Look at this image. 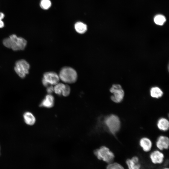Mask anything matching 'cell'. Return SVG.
<instances>
[{
  "label": "cell",
  "instance_id": "obj_11",
  "mask_svg": "<svg viewBox=\"0 0 169 169\" xmlns=\"http://www.w3.org/2000/svg\"><path fill=\"white\" fill-rule=\"evenodd\" d=\"M54 96L50 94L47 95L40 104L41 107L50 108L54 105Z\"/></svg>",
  "mask_w": 169,
  "mask_h": 169
},
{
  "label": "cell",
  "instance_id": "obj_16",
  "mask_svg": "<svg viewBox=\"0 0 169 169\" xmlns=\"http://www.w3.org/2000/svg\"><path fill=\"white\" fill-rule=\"evenodd\" d=\"M66 84L63 83H58L54 85V92L58 95H62L65 88Z\"/></svg>",
  "mask_w": 169,
  "mask_h": 169
},
{
  "label": "cell",
  "instance_id": "obj_25",
  "mask_svg": "<svg viewBox=\"0 0 169 169\" xmlns=\"http://www.w3.org/2000/svg\"><path fill=\"white\" fill-rule=\"evenodd\" d=\"M4 23L3 20H0V28H2L4 26Z\"/></svg>",
  "mask_w": 169,
  "mask_h": 169
},
{
  "label": "cell",
  "instance_id": "obj_10",
  "mask_svg": "<svg viewBox=\"0 0 169 169\" xmlns=\"http://www.w3.org/2000/svg\"><path fill=\"white\" fill-rule=\"evenodd\" d=\"M156 146L160 150L168 149L169 146L168 138L166 136H160L156 141Z\"/></svg>",
  "mask_w": 169,
  "mask_h": 169
},
{
  "label": "cell",
  "instance_id": "obj_6",
  "mask_svg": "<svg viewBox=\"0 0 169 169\" xmlns=\"http://www.w3.org/2000/svg\"><path fill=\"white\" fill-rule=\"evenodd\" d=\"M59 75L53 72L45 73L42 80L43 85L47 87L50 85H54L59 82Z\"/></svg>",
  "mask_w": 169,
  "mask_h": 169
},
{
  "label": "cell",
  "instance_id": "obj_24",
  "mask_svg": "<svg viewBox=\"0 0 169 169\" xmlns=\"http://www.w3.org/2000/svg\"><path fill=\"white\" fill-rule=\"evenodd\" d=\"M5 15L4 13L1 12H0V20H3L4 18Z\"/></svg>",
  "mask_w": 169,
  "mask_h": 169
},
{
  "label": "cell",
  "instance_id": "obj_1",
  "mask_svg": "<svg viewBox=\"0 0 169 169\" xmlns=\"http://www.w3.org/2000/svg\"><path fill=\"white\" fill-rule=\"evenodd\" d=\"M59 79L66 83L72 84L75 82L77 78L76 71L73 68L65 67L62 68L60 71Z\"/></svg>",
  "mask_w": 169,
  "mask_h": 169
},
{
  "label": "cell",
  "instance_id": "obj_15",
  "mask_svg": "<svg viewBox=\"0 0 169 169\" xmlns=\"http://www.w3.org/2000/svg\"><path fill=\"white\" fill-rule=\"evenodd\" d=\"M74 28L78 33L80 34H83L86 31L87 26L85 23L79 22L75 23Z\"/></svg>",
  "mask_w": 169,
  "mask_h": 169
},
{
  "label": "cell",
  "instance_id": "obj_21",
  "mask_svg": "<svg viewBox=\"0 0 169 169\" xmlns=\"http://www.w3.org/2000/svg\"><path fill=\"white\" fill-rule=\"evenodd\" d=\"M3 45L5 47L9 48H11L12 44V42L9 37L4 38L3 40Z\"/></svg>",
  "mask_w": 169,
  "mask_h": 169
},
{
  "label": "cell",
  "instance_id": "obj_4",
  "mask_svg": "<svg viewBox=\"0 0 169 169\" xmlns=\"http://www.w3.org/2000/svg\"><path fill=\"white\" fill-rule=\"evenodd\" d=\"M30 68L28 62L25 60L20 59L16 62L14 69L19 77L23 78L28 74Z\"/></svg>",
  "mask_w": 169,
  "mask_h": 169
},
{
  "label": "cell",
  "instance_id": "obj_23",
  "mask_svg": "<svg viewBox=\"0 0 169 169\" xmlns=\"http://www.w3.org/2000/svg\"><path fill=\"white\" fill-rule=\"evenodd\" d=\"M47 87L46 90L48 94H51V93L54 92V88L53 85H49Z\"/></svg>",
  "mask_w": 169,
  "mask_h": 169
},
{
  "label": "cell",
  "instance_id": "obj_3",
  "mask_svg": "<svg viewBox=\"0 0 169 169\" xmlns=\"http://www.w3.org/2000/svg\"><path fill=\"white\" fill-rule=\"evenodd\" d=\"M105 122L109 131L114 134L119 130L120 121L118 117L114 115H110L105 119Z\"/></svg>",
  "mask_w": 169,
  "mask_h": 169
},
{
  "label": "cell",
  "instance_id": "obj_9",
  "mask_svg": "<svg viewBox=\"0 0 169 169\" xmlns=\"http://www.w3.org/2000/svg\"><path fill=\"white\" fill-rule=\"evenodd\" d=\"M125 163L128 169H141V165L138 157L134 156L127 159Z\"/></svg>",
  "mask_w": 169,
  "mask_h": 169
},
{
  "label": "cell",
  "instance_id": "obj_2",
  "mask_svg": "<svg viewBox=\"0 0 169 169\" xmlns=\"http://www.w3.org/2000/svg\"><path fill=\"white\" fill-rule=\"evenodd\" d=\"M94 153L98 159L102 160L108 164L113 162L115 157L114 153L105 146L95 150Z\"/></svg>",
  "mask_w": 169,
  "mask_h": 169
},
{
  "label": "cell",
  "instance_id": "obj_12",
  "mask_svg": "<svg viewBox=\"0 0 169 169\" xmlns=\"http://www.w3.org/2000/svg\"><path fill=\"white\" fill-rule=\"evenodd\" d=\"M140 145L143 150L146 152L149 151L151 150L152 146L151 141L146 137L143 138L140 140Z\"/></svg>",
  "mask_w": 169,
  "mask_h": 169
},
{
  "label": "cell",
  "instance_id": "obj_18",
  "mask_svg": "<svg viewBox=\"0 0 169 169\" xmlns=\"http://www.w3.org/2000/svg\"><path fill=\"white\" fill-rule=\"evenodd\" d=\"M166 21V19L165 17L162 15H157L154 18L155 23L158 25H163Z\"/></svg>",
  "mask_w": 169,
  "mask_h": 169
},
{
  "label": "cell",
  "instance_id": "obj_7",
  "mask_svg": "<svg viewBox=\"0 0 169 169\" xmlns=\"http://www.w3.org/2000/svg\"><path fill=\"white\" fill-rule=\"evenodd\" d=\"M110 90L113 94L111 97V99L113 102L120 103L121 101L124 97V92L120 85L117 84H113Z\"/></svg>",
  "mask_w": 169,
  "mask_h": 169
},
{
  "label": "cell",
  "instance_id": "obj_22",
  "mask_svg": "<svg viewBox=\"0 0 169 169\" xmlns=\"http://www.w3.org/2000/svg\"><path fill=\"white\" fill-rule=\"evenodd\" d=\"M70 92V88L69 85L66 84L65 89L62 95L64 96H68Z\"/></svg>",
  "mask_w": 169,
  "mask_h": 169
},
{
  "label": "cell",
  "instance_id": "obj_13",
  "mask_svg": "<svg viewBox=\"0 0 169 169\" xmlns=\"http://www.w3.org/2000/svg\"><path fill=\"white\" fill-rule=\"evenodd\" d=\"M25 122L28 125H32L36 122V118L34 115L31 112L27 111L23 115Z\"/></svg>",
  "mask_w": 169,
  "mask_h": 169
},
{
  "label": "cell",
  "instance_id": "obj_26",
  "mask_svg": "<svg viewBox=\"0 0 169 169\" xmlns=\"http://www.w3.org/2000/svg\"><path fill=\"white\" fill-rule=\"evenodd\" d=\"M162 169H169L168 167H166L163 168Z\"/></svg>",
  "mask_w": 169,
  "mask_h": 169
},
{
  "label": "cell",
  "instance_id": "obj_8",
  "mask_svg": "<svg viewBox=\"0 0 169 169\" xmlns=\"http://www.w3.org/2000/svg\"><path fill=\"white\" fill-rule=\"evenodd\" d=\"M150 158L152 163L154 164H162L164 160V154L158 150L152 151L150 155Z\"/></svg>",
  "mask_w": 169,
  "mask_h": 169
},
{
  "label": "cell",
  "instance_id": "obj_14",
  "mask_svg": "<svg viewBox=\"0 0 169 169\" xmlns=\"http://www.w3.org/2000/svg\"><path fill=\"white\" fill-rule=\"evenodd\" d=\"M158 128L160 130L166 131L168 130L169 127V123L167 119L162 118L160 119L157 123Z\"/></svg>",
  "mask_w": 169,
  "mask_h": 169
},
{
  "label": "cell",
  "instance_id": "obj_17",
  "mask_svg": "<svg viewBox=\"0 0 169 169\" xmlns=\"http://www.w3.org/2000/svg\"><path fill=\"white\" fill-rule=\"evenodd\" d=\"M163 94L162 91L158 87H153L150 90L151 95L153 98H160L162 96Z\"/></svg>",
  "mask_w": 169,
  "mask_h": 169
},
{
  "label": "cell",
  "instance_id": "obj_19",
  "mask_svg": "<svg viewBox=\"0 0 169 169\" xmlns=\"http://www.w3.org/2000/svg\"><path fill=\"white\" fill-rule=\"evenodd\" d=\"M106 169H125V168L120 164L113 161L108 164Z\"/></svg>",
  "mask_w": 169,
  "mask_h": 169
},
{
  "label": "cell",
  "instance_id": "obj_20",
  "mask_svg": "<svg viewBox=\"0 0 169 169\" xmlns=\"http://www.w3.org/2000/svg\"><path fill=\"white\" fill-rule=\"evenodd\" d=\"M39 5L41 8L46 10L50 7L51 3L50 0H41Z\"/></svg>",
  "mask_w": 169,
  "mask_h": 169
},
{
  "label": "cell",
  "instance_id": "obj_5",
  "mask_svg": "<svg viewBox=\"0 0 169 169\" xmlns=\"http://www.w3.org/2000/svg\"><path fill=\"white\" fill-rule=\"evenodd\" d=\"M9 37L12 42L11 49L15 51L23 50L26 47L27 42L24 38L18 37L14 34L10 35Z\"/></svg>",
  "mask_w": 169,
  "mask_h": 169
}]
</instances>
